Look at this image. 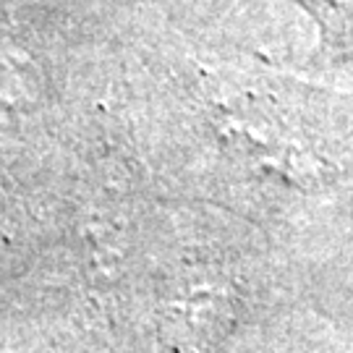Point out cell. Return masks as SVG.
<instances>
[{
    "label": "cell",
    "mask_w": 353,
    "mask_h": 353,
    "mask_svg": "<svg viewBox=\"0 0 353 353\" xmlns=\"http://www.w3.org/2000/svg\"><path fill=\"white\" fill-rule=\"evenodd\" d=\"M314 19L325 63H353V0H293Z\"/></svg>",
    "instance_id": "6da1fadb"
}]
</instances>
